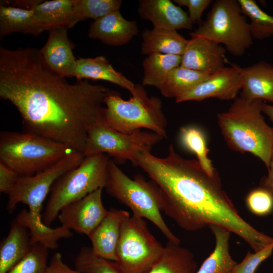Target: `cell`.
Returning <instances> with one entry per match:
<instances>
[{
    "mask_svg": "<svg viewBox=\"0 0 273 273\" xmlns=\"http://www.w3.org/2000/svg\"><path fill=\"white\" fill-rule=\"evenodd\" d=\"M109 90L86 79L69 82L35 48L0 47V97L18 110L26 132L83 153L89 130L101 123Z\"/></svg>",
    "mask_w": 273,
    "mask_h": 273,
    "instance_id": "cell-1",
    "label": "cell"
},
{
    "mask_svg": "<svg viewBox=\"0 0 273 273\" xmlns=\"http://www.w3.org/2000/svg\"><path fill=\"white\" fill-rule=\"evenodd\" d=\"M131 162L139 166L159 188L161 211L182 229L196 231L218 225L243 239L254 252L273 243L239 213L222 188L217 173L208 175L197 160L186 159L170 145L164 158L140 151Z\"/></svg>",
    "mask_w": 273,
    "mask_h": 273,
    "instance_id": "cell-2",
    "label": "cell"
},
{
    "mask_svg": "<svg viewBox=\"0 0 273 273\" xmlns=\"http://www.w3.org/2000/svg\"><path fill=\"white\" fill-rule=\"evenodd\" d=\"M261 100L237 97L229 109L218 113L217 121L229 146L259 158L268 169L273 148V127L262 115Z\"/></svg>",
    "mask_w": 273,
    "mask_h": 273,
    "instance_id": "cell-3",
    "label": "cell"
},
{
    "mask_svg": "<svg viewBox=\"0 0 273 273\" xmlns=\"http://www.w3.org/2000/svg\"><path fill=\"white\" fill-rule=\"evenodd\" d=\"M73 151L66 145L28 132L0 134V162L20 177L43 171Z\"/></svg>",
    "mask_w": 273,
    "mask_h": 273,
    "instance_id": "cell-4",
    "label": "cell"
},
{
    "mask_svg": "<svg viewBox=\"0 0 273 273\" xmlns=\"http://www.w3.org/2000/svg\"><path fill=\"white\" fill-rule=\"evenodd\" d=\"M104 102L102 124L123 133H131L145 128L167 137V121L162 101L157 97H149L142 86L138 95L128 100L109 90Z\"/></svg>",
    "mask_w": 273,
    "mask_h": 273,
    "instance_id": "cell-5",
    "label": "cell"
},
{
    "mask_svg": "<svg viewBox=\"0 0 273 273\" xmlns=\"http://www.w3.org/2000/svg\"><path fill=\"white\" fill-rule=\"evenodd\" d=\"M104 188L108 194L129 207L133 215L148 219L168 241L180 244V240L171 232L161 215V191L152 180L147 181L140 174L131 179L110 159Z\"/></svg>",
    "mask_w": 273,
    "mask_h": 273,
    "instance_id": "cell-6",
    "label": "cell"
},
{
    "mask_svg": "<svg viewBox=\"0 0 273 273\" xmlns=\"http://www.w3.org/2000/svg\"><path fill=\"white\" fill-rule=\"evenodd\" d=\"M109 160L105 154L85 156L79 166L60 176L51 188L42 214L43 222L50 226L65 206L104 188Z\"/></svg>",
    "mask_w": 273,
    "mask_h": 273,
    "instance_id": "cell-7",
    "label": "cell"
},
{
    "mask_svg": "<svg viewBox=\"0 0 273 273\" xmlns=\"http://www.w3.org/2000/svg\"><path fill=\"white\" fill-rule=\"evenodd\" d=\"M190 34L223 44L235 56H242L253 43L249 24L238 0L215 1L205 20Z\"/></svg>",
    "mask_w": 273,
    "mask_h": 273,
    "instance_id": "cell-8",
    "label": "cell"
},
{
    "mask_svg": "<svg viewBox=\"0 0 273 273\" xmlns=\"http://www.w3.org/2000/svg\"><path fill=\"white\" fill-rule=\"evenodd\" d=\"M164 249L150 232L146 221L132 215L122 224L116 262L122 273H148Z\"/></svg>",
    "mask_w": 273,
    "mask_h": 273,
    "instance_id": "cell-9",
    "label": "cell"
},
{
    "mask_svg": "<svg viewBox=\"0 0 273 273\" xmlns=\"http://www.w3.org/2000/svg\"><path fill=\"white\" fill-rule=\"evenodd\" d=\"M84 157L83 153L73 151L43 171L32 176L19 177L8 195L6 206L8 212L12 213L17 205L21 203L28 206L30 215L36 221L43 223L42 203L53 184L62 174L79 166Z\"/></svg>",
    "mask_w": 273,
    "mask_h": 273,
    "instance_id": "cell-10",
    "label": "cell"
},
{
    "mask_svg": "<svg viewBox=\"0 0 273 273\" xmlns=\"http://www.w3.org/2000/svg\"><path fill=\"white\" fill-rule=\"evenodd\" d=\"M164 138L153 131L142 130L126 133L99 123L88 131L84 156L108 154L121 160L130 162L140 151L150 152Z\"/></svg>",
    "mask_w": 273,
    "mask_h": 273,
    "instance_id": "cell-11",
    "label": "cell"
},
{
    "mask_svg": "<svg viewBox=\"0 0 273 273\" xmlns=\"http://www.w3.org/2000/svg\"><path fill=\"white\" fill-rule=\"evenodd\" d=\"M102 189H98L62 208L58 216L61 225L88 237L108 212L102 203Z\"/></svg>",
    "mask_w": 273,
    "mask_h": 273,
    "instance_id": "cell-12",
    "label": "cell"
},
{
    "mask_svg": "<svg viewBox=\"0 0 273 273\" xmlns=\"http://www.w3.org/2000/svg\"><path fill=\"white\" fill-rule=\"evenodd\" d=\"M242 87V80L239 72L232 66L224 67L179 95L175 101H201L210 98L230 100L237 98Z\"/></svg>",
    "mask_w": 273,
    "mask_h": 273,
    "instance_id": "cell-13",
    "label": "cell"
},
{
    "mask_svg": "<svg viewBox=\"0 0 273 273\" xmlns=\"http://www.w3.org/2000/svg\"><path fill=\"white\" fill-rule=\"evenodd\" d=\"M225 49L209 39L191 36L181 55L180 66L212 74L224 67Z\"/></svg>",
    "mask_w": 273,
    "mask_h": 273,
    "instance_id": "cell-14",
    "label": "cell"
},
{
    "mask_svg": "<svg viewBox=\"0 0 273 273\" xmlns=\"http://www.w3.org/2000/svg\"><path fill=\"white\" fill-rule=\"evenodd\" d=\"M68 28L58 27L49 31L45 44L39 50L46 65L53 71L65 77H72L76 59L68 36Z\"/></svg>",
    "mask_w": 273,
    "mask_h": 273,
    "instance_id": "cell-15",
    "label": "cell"
},
{
    "mask_svg": "<svg viewBox=\"0 0 273 273\" xmlns=\"http://www.w3.org/2000/svg\"><path fill=\"white\" fill-rule=\"evenodd\" d=\"M128 212L113 208L88 236L92 249L98 256L116 262L117 247L124 221L129 217Z\"/></svg>",
    "mask_w": 273,
    "mask_h": 273,
    "instance_id": "cell-16",
    "label": "cell"
},
{
    "mask_svg": "<svg viewBox=\"0 0 273 273\" xmlns=\"http://www.w3.org/2000/svg\"><path fill=\"white\" fill-rule=\"evenodd\" d=\"M138 32L136 22L125 19L117 10L91 23L88 36L107 45L117 47L128 43Z\"/></svg>",
    "mask_w": 273,
    "mask_h": 273,
    "instance_id": "cell-17",
    "label": "cell"
},
{
    "mask_svg": "<svg viewBox=\"0 0 273 273\" xmlns=\"http://www.w3.org/2000/svg\"><path fill=\"white\" fill-rule=\"evenodd\" d=\"M138 13L143 19L150 21L154 28L177 30L191 29L188 14L169 0H141Z\"/></svg>",
    "mask_w": 273,
    "mask_h": 273,
    "instance_id": "cell-18",
    "label": "cell"
},
{
    "mask_svg": "<svg viewBox=\"0 0 273 273\" xmlns=\"http://www.w3.org/2000/svg\"><path fill=\"white\" fill-rule=\"evenodd\" d=\"M240 74L242 80L240 97L273 103V65L261 61L241 67L228 62Z\"/></svg>",
    "mask_w": 273,
    "mask_h": 273,
    "instance_id": "cell-19",
    "label": "cell"
},
{
    "mask_svg": "<svg viewBox=\"0 0 273 273\" xmlns=\"http://www.w3.org/2000/svg\"><path fill=\"white\" fill-rule=\"evenodd\" d=\"M72 77L77 80H102L115 84L136 96L140 85H135L120 72L114 69L104 56L95 58H80L76 59Z\"/></svg>",
    "mask_w": 273,
    "mask_h": 273,
    "instance_id": "cell-20",
    "label": "cell"
},
{
    "mask_svg": "<svg viewBox=\"0 0 273 273\" xmlns=\"http://www.w3.org/2000/svg\"><path fill=\"white\" fill-rule=\"evenodd\" d=\"M27 228L15 219L0 244V273H7L29 252L32 246Z\"/></svg>",
    "mask_w": 273,
    "mask_h": 273,
    "instance_id": "cell-21",
    "label": "cell"
},
{
    "mask_svg": "<svg viewBox=\"0 0 273 273\" xmlns=\"http://www.w3.org/2000/svg\"><path fill=\"white\" fill-rule=\"evenodd\" d=\"M36 20L44 31L58 27L70 28L78 23L73 0L42 1L32 9Z\"/></svg>",
    "mask_w": 273,
    "mask_h": 273,
    "instance_id": "cell-22",
    "label": "cell"
},
{
    "mask_svg": "<svg viewBox=\"0 0 273 273\" xmlns=\"http://www.w3.org/2000/svg\"><path fill=\"white\" fill-rule=\"evenodd\" d=\"M142 36L141 52L147 56L154 54L181 56L188 42L176 30L161 28L145 29Z\"/></svg>",
    "mask_w": 273,
    "mask_h": 273,
    "instance_id": "cell-23",
    "label": "cell"
},
{
    "mask_svg": "<svg viewBox=\"0 0 273 273\" xmlns=\"http://www.w3.org/2000/svg\"><path fill=\"white\" fill-rule=\"evenodd\" d=\"M43 31L38 24L33 10L0 5V38L19 32L34 36Z\"/></svg>",
    "mask_w": 273,
    "mask_h": 273,
    "instance_id": "cell-24",
    "label": "cell"
},
{
    "mask_svg": "<svg viewBox=\"0 0 273 273\" xmlns=\"http://www.w3.org/2000/svg\"><path fill=\"white\" fill-rule=\"evenodd\" d=\"M197 270L193 253L168 240L162 255L148 273H195Z\"/></svg>",
    "mask_w": 273,
    "mask_h": 273,
    "instance_id": "cell-25",
    "label": "cell"
},
{
    "mask_svg": "<svg viewBox=\"0 0 273 273\" xmlns=\"http://www.w3.org/2000/svg\"><path fill=\"white\" fill-rule=\"evenodd\" d=\"M209 228L215 237V248L195 273H232L237 263L229 253L231 232L218 225H211Z\"/></svg>",
    "mask_w": 273,
    "mask_h": 273,
    "instance_id": "cell-26",
    "label": "cell"
},
{
    "mask_svg": "<svg viewBox=\"0 0 273 273\" xmlns=\"http://www.w3.org/2000/svg\"><path fill=\"white\" fill-rule=\"evenodd\" d=\"M15 219L28 229L32 244L40 243L48 249H57L59 246L58 242L59 240L70 238L73 236L71 231L63 225L51 228L43 222H37L26 209H22Z\"/></svg>",
    "mask_w": 273,
    "mask_h": 273,
    "instance_id": "cell-27",
    "label": "cell"
},
{
    "mask_svg": "<svg viewBox=\"0 0 273 273\" xmlns=\"http://www.w3.org/2000/svg\"><path fill=\"white\" fill-rule=\"evenodd\" d=\"M181 62L180 55L154 54L148 56L143 61V85L160 89L169 73L180 66Z\"/></svg>",
    "mask_w": 273,
    "mask_h": 273,
    "instance_id": "cell-28",
    "label": "cell"
},
{
    "mask_svg": "<svg viewBox=\"0 0 273 273\" xmlns=\"http://www.w3.org/2000/svg\"><path fill=\"white\" fill-rule=\"evenodd\" d=\"M210 75L180 66L169 73L159 90L163 96L175 99L205 80Z\"/></svg>",
    "mask_w": 273,
    "mask_h": 273,
    "instance_id": "cell-29",
    "label": "cell"
},
{
    "mask_svg": "<svg viewBox=\"0 0 273 273\" xmlns=\"http://www.w3.org/2000/svg\"><path fill=\"white\" fill-rule=\"evenodd\" d=\"M244 15L249 18L252 38L263 40L273 36V15L261 9L254 0H238Z\"/></svg>",
    "mask_w": 273,
    "mask_h": 273,
    "instance_id": "cell-30",
    "label": "cell"
},
{
    "mask_svg": "<svg viewBox=\"0 0 273 273\" xmlns=\"http://www.w3.org/2000/svg\"><path fill=\"white\" fill-rule=\"evenodd\" d=\"M180 140L184 147L194 153L203 170L210 176L217 172L208 157V149L204 133L195 127H185L180 129Z\"/></svg>",
    "mask_w": 273,
    "mask_h": 273,
    "instance_id": "cell-31",
    "label": "cell"
},
{
    "mask_svg": "<svg viewBox=\"0 0 273 273\" xmlns=\"http://www.w3.org/2000/svg\"><path fill=\"white\" fill-rule=\"evenodd\" d=\"M73 9L78 22L86 19L94 21L119 10L121 0H73Z\"/></svg>",
    "mask_w": 273,
    "mask_h": 273,
    "instance_id": "cell-32",
    "label": "cell"
},
{
    "mask_svg": "<svg viewBox=\"0 0 273 273\" xmlns=\"http://www.w3.org/2000/svg\"><path fill=\"white\" fill-rule=\"evenodd\" d=\"M75 266L81 273H122L116 262L97 256L87 246L81 248Z\"/></svg>",
    "mask_w": 273,
    "mask_h": 273,
    "instance_id": "cell-33",
    "label": "cell"
},
{
    "mask_svg": "<svg viewBox=\"0 0 273 273\" xmlns=\"http://www.w3.org/2000/svg\"><path fill=\"white\" fill-rule=\"evenodd\" d=\"M48 250L40 243L32 244L27 255L7 273H45Z\"/></svg>",
    "mask_w": 273,
    "mask_h": 273,
    "instance_id": "cell-34",
    "label": "cell"
},
{
    "mask_svg": "<svg viewBox=\"0 0 273 273\" xmlns=\"http://www.w3.org/2000/svg\"><path fill=\"white\" fill-rule=\"evenodd\" d=\"M246 202L252 213L265 215L273 210V194L264 188L255 189L248 194Z\"/></svg>",
    "mask_w": 273,
    "mask_h": 273,
    "instance_id": "cell-35",
    "label": "cell"
},
{
    "mask_svg": "<svg viewBox=\"0 0 273 273\" xmlns=\"http://www.w3.org/2000/svg\"><path fill=\"white\" fill-rule=\"evenodd\" d=\"M273 252V243L263 249L251 253L248 252L243 260L237 263L232 273H255L260 264Z\"/></svg>",
    "mask_w": 273,
    "mask_h": 273,
    "instance_id": "cell-36",
    "label": "cell"
},
{
    "mask_svg": "<svg viewBox=\"0 0 273 273\" xmlns=\"http://www.w3.org/2000/svg\"><path fill=\"white\" fill-rule=\"evenodd\" d=\"M179 6L187 7L189 17L192 24L201 23L203 12L212 3L211 0H174Z\"/></svg>",
    "mask_w": 273,
    "mask_h": 273,
    "instance_id": "cell-37",
    "label": "cell"
},
{
    "mask_svg": "<svg viewBox=\"0 0 273 273\" xmlns=\"http://www.w3.org/2000/svg\"><path fill=\"white\" fill-rule=\"evenodd\" d=\"M19 176L0 162V192L8 195L16 185Z\"/></svg>",
    "mask_w": 273,
    "mask_h": 273,
    "instance_id": "cell-38",
    "label": "cell"
},
{
    "mask_svg": "<svg viewBox=\"0 0 273 273\" xmlns=\"http://www.w3.org/2000/svg\"><path fill=\"white\" fill-rule=\"evenodd\" d=\"M45 273H81L77 269H73L66 264L60 252L55 253L48 265Z\"/></svg>",
    "mask_w": 273,
    "mask_h": 273,
    "instance_id": "cell-39",
    "label": "cell"
},
{
    "mask_svg": "<svg viewBox=\"0 0 273 273\" xmlns=\"http://www.w3.org/2000/svg\"><path fill=\"white\" fill-rule=\"evenodd\" d=\"M268 170V173L264 183V188L273 194V148Z\"/></svg>",
    "mask_w": 273,
    "mask_h": 273,
    "instance_id": "cell-40",
    "label": "cell"
},
{
    "mask_svg": "<svg viewBox=\"0 0 273 273\" xmlns=\"http://www.w3.org/2000/svg\"><path fill=\"white\" fill-rule=\"evenodd\" d=\"M262 112L265 114L273 123V105L263 103L262 105Z\"/></svg>",
    "mask_w": 273,
    "mask_h": 273,
    "instance_id": "cell-41",
    "label": "cell"
}]
</instances>
